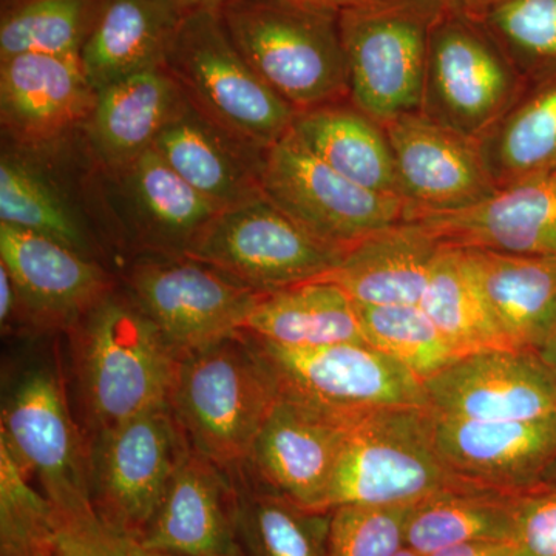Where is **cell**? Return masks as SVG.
Returning <instances> with one entry per match:
<instances>
[{
	"label": "cell",
	"instance_id": "6da1fadb",
	"mask_svg": "<svg viewBox=\"0 0 556 556\" xmlns=\"http://www.w3.org/2000/svg\"><path fill=\"white\" fill-rule=\"evenodd\" d=\"M75 334L80 399L94 434L169 404L179 354L134 300L109 292Z\"/></svg>",
	"mask_w": 556,
	"mask_h": 556
},
{
	"label": "cell",
	"instance_id": "7a4b0ae2",
	"mask_svg": "<svg viewBox=\"0 0 556 556\" xmlns=\"http://www.w3.org/2000/svg\"><path fill=\"white\" fill-rule=\"evenodd\" d=\"M219 13L244 60L295 112L350 97L338 11L295 0H230Z\"/></svg>",
	"mask_w": 556,
	"mask_h": 556
},
{
	"label": "cell",
	"instance_id": "3957f363",
	"mask_svg": "<svg viewBox=\"0 0 556 556\" xmlns=\"http://www.w3.org/2000/svg\"><path fill=\"white\" fill-rule=\"evenodd\" d=\"M277 387L243 332L179 356L169 405L190 448L229 470L249 452Z\"/></svg>",
	"mask_w": 556,
	"mask_h": 556
},
{
	"label": "cell",
	"instance_id": "277c9868",
	"mask_svg": "<svg viewBox=\"0 0 556 556\" xmlns=\"http://www.w3.org/2000/svg\"><path fill=\"white\" fill-rule=\"evenodd\" d=\"M164 68L197 112L252 148L276 144L298 116L244 60L219 11L182 17Z\"/></svg>",
	"mask_w": 556,
	"mask_h": 556
},
{
	"label": "cell",
	"instance_id": "5b68a950",
	"mask_svg": "<svg viewBox=\"0 0 556 556\" xmlns=\"http://www.w3.org/2000/svg\"><path fill=\"white\" fill-rule=\"evenodd\" d=\"M460 482L439 456L430 408L378 409L350 427L324 510L413 506Z\"/></svg>",
	"mask_w": 556,
	"mask_h": 556
},
{
	"label": "cell",
	"instance_id": "8992f818",
	"mask_svg": "<svg viewBox=\"0 0 556 556\" xmlns=\"http://www.w3.org/2000/svg\"><path fill=\"white\" fill-rule=\"evenodd\" d=\"M439 9L431 0H369L339 13L348 100L382 126L419 113L428 36Z\"/></svg>",
	"mask_w": 556,
	"mask_h": 556
},
{
	"label": "cell",
	"instance_id": "52a82bcc",
	"mask_svg": "<svg viewBox=\"0 0 556 556\" xmlns=\"http://www.w3.org/2000/svg\"><path fill=\"white\" fill-rule=\"evenodd\" d=\"M525 83L481 21L438 10L428 36L420 115L479 142Z\"/></svg>",
	"mask_w": 556,
	"mask_h": 556
},
{
	"label": "cell",
	"instance_id": "ba28073f",
	"mask_svg": "<svg viewBox=\"0 0 556 556\" xmlns=\"http://www.w3.org/2000/svg\"><path fill=\"white\" fill-rule=\"evenodd\" d=\"M342 252L303 229L262 192L219 212L182 255L268 294L318 280L338 265Z\"/></svg>",
	"mask_w": 556,
	"mask_h": 556
},
{
	"label": "cell",
	"instance_id": "9c48e42d",
	"mask_svg": "<svg viewBox=\"0 0 556 556\" xmlns=\"http://www.w3.org/2000/svg\"><path fill=\"white\" fill-rule=\"evenodd\" d=\"M189 452L169 404L94 434L90 497L102 521L126 540L139 541Z\"/></svg>",
	"mask_w": 556,
	"mask_h": 556
},
{
	"label": "cell",
	"instance_id": "30bf717a",
	"mask_svg": "<svg viewBox=\"0 0 556 556\" xmlns=\"http://www.w3.org/2000/svg\"><path fill=\"white\" fill-rule=\"evenodd\" d=\"M244 336L278 394L346 419L383 408L428 407L422 380L368 343L289 350Z\"/></svg>",
	"mask_w": 556,
	"mask_h": 556
},
{
	"label": "cell",
	"instance_id": "8fae6325",
	"mask_svg": "<svg viewBox=\"0 0 556 556\" xmlns=\"http://www.w3.org/2000/svg\"><path fill=\"white\" fill-rule=\"evenodd\" d=\"M260 188L303 229L340 249L407 219L404 200L342 177L292 131L266 149Z\"/></svg>",
	"mask_w": 556,
	"mask_h": 556
},
{
	"label": "cell",
	"instance_id": "7c38bea8",
	"mask_svg": "<svg viewBox=\"0 0 556 556\" xmlns=\"http://www.w3.org/2000/svg\"><path fill=\"white\" fill-rule=\"evenodd\" d=\"M129 287L179 356L239 334L263 295L182 254L135 263Z\"/></svg>",
	"mask_w": 556,
	"mask_h": 556
},
{
	"label": "cell",
	"instance_id": "4fadbf2b",
	"mask_svg": "<svg viewBox=\"0 0 556 556\" xmlns=\"http://www.w3.org/2000/svg\"><path fill=\"white\" fill-rule=\"evenodd\" d=\"M0 445L50 501L90 496L89 447L70 415L60 379L50 369L27 372L2 408Z\"/></svg>",
	"mask_w": 556,
	"mask_h": 556
},
{
	"label": "cell",
	"instance_id": "5bb4252c",
	"mask_svg": "<svg viewBox=\"0 0 556 556\" xmlns=\"http://www.w3.org/2000/svg\"><path fill=\"white\" fill-rule=\"evenodd\" d=\"M407 219L448 214L477 206L497 188L479 142L439 126L420 113L399 116L383 126Z\"/></svg>",
	"mask_w": 556,
	"mask_h": 556
},
{
	"label": "cell",
	"instance_id": "9a60e30c",
	"mask_svg": "<svg viewBox=\"0 0 556 556\" xmlns=\"http://www.w3.org/2000/svg\"><path fill=\"white\" fill-rule=\"evenodd\" d=\"M356 419L277 394L247 464L257 477L258 485L299 506L325 511V497L340 452Z\"/></svg>",
	"mask_w": 556,
	"mask_h": 556
},
{
	"label": "cell",
	"instance_id": "2e32d148",
	"mask_svg": "<svg viewBox=\"0 0 556 556\" xmlns=\"http://www.w3.org/2000/svg\"><path fill=\"white\" fill-rule=\"evenodd\" d=\"M428 408L466 420L556 416V387L535 353L492 350L459 357L424 380Z\"/></svg>",
	"mask_w": 556,
	"mask_h": 556
},
{
	"label": "cell",
	"instance_id": "e0dca14e",
	"mask_svg": "<svg viewBox=\"0 0 556 556\" xmlns=\"http://www.w3.org/2000/svg\"><path fill=\"white\" fill-rule=\"evenodd\" d=\"M433 434L439 456L456 478L501 492L540 485L556 459V416L466 420L433 412Z\"/></svg>",
	"mask_w": 556,
	"mask_h": 556
},
{
	"label": "cell",
	"instance_id": "ac0fdd59",
	"mask_svg": "<svg viewBox=\"0 0 556 556\" xmlns=\"http://www.w3.org/2000/svg\"><path fill=\"white\" fill-rule=\"evenodd\" d=\"M135 543L178 556H243L237 535V489L225 468L190 448Z\"/></svg>",
	"mask_w": 556,
	"mask_h": 556
},
{
	"label": "cell",
	"instance_id": "d6986e66",
	"mask_svg": "<svg viewBox=\"0 0 556 556\" xmlns=\"http://www.w3.org/2000/svg\"><path fill=\"white\" fill-rule=\"evenodd\" d=\"M0 265L13 278L22 308L40 327H75L110 292L104 270L83 252L3 223Z\"/></svg>",
	"mask_w": 556,
	"mask_h": 556
},
{
	"label": "cell",
	"instance_id": "ffe728a7",
	"mask_svg": "<svg viewBox=\"0 0 556 556\" xmlns=\"http://www.w3.org/2000/svg\"><path fill=\"white\" fill-rule=\"evenodd\" d=\"M408 219L450 247L556 258V172L497 189L464 211Z\"/></svg>",
	"mask_w": 556,
	"mask_h": 556
},
{
	"label": "cell",
	"instance_id": "44dd1931",
	"mask_svg": "<svg viewBox=\"0 0 556 556\" xmlns=\"http://www.w3.org/2000/svg\"><path fill=\"white\" fill-rule=\"evenodd\" d=\"M441 248L426 226L404 219L343 249L318 280L338 285L358 305H419Z\"/></svg>",
	"mask_w": 556,
	"mask_h": 556
},
{
	"label": "cell",
	"instance_id": "7402d4cb",
	"mask_svg": "<svg viewBox=\"0 0 556 556\" xmlns=\"http://www.w3.org/2000/svg\"><path fill=\"white\" fill-rule=\"evenodd\" d=\"M94 90L79 54H17L0 61V108L10 131L47 141L89 118Z\"/></svg>",
	"mask_w": 556,
	"mask_h": 556
},
{
	"label": "cell",
	"instance_id": "603a6c76",
	"mask_svg": "<svg viewBox=\"0 0 556 556\" xmlns=\"http://www.w3.org/2000/svg\"><path fill=\"white\" fill-rule=\"evenodd\" d=\"M460 251L508 346L536 353L556 329V258L481 248Z\"/></svg>",
	"mask_w": 556,
	"mask_h": 556
},
{
	"label": "cell",
	"instance_id": "cb8c5ba5",
	"mask_svg": "<svg viewBox=\"0 0 556 556\" xmlns=\"http://www.w3.org/2000/svg\"><path fill=\"white\" fill-rule=\"evenodd\" d=\"M153 149L201 195L218 207L237 206L262 193L265 150L244 144L188 104L164 127Z\"/></svg>",
	"mask_w": 556,
	"mask_h": 556
},
{
	"label": "cell",
	"instance_id": "d4e9b609",
	"mask_svg": "<svg viewBox=\"0 0 556 556\" xmlns=\"http://www.w3.org/2000/svg\"><path fill=\"white\" fill-rule=\"evenodd\" d=\"M188 104L164 67L115 80L94 93L87 118L91 144L110 166L126 167L153 148L164 127Z\"/></svg>",
	"mask_w": 556,
	"mask_h": 556
},
{
	"label": "cell",
	"instance_id": "484cf974",
	"mask_svg": "<svg viewBox=\"0 0 556 556\" xmlns=\"http://www.w3.org/2000/svg\"><path fill=\"white\" fill-rule=\"evenodd\" d=\"M179 22L161 0H101L79 54L94 93L135 73L164 67Z\"/></svg>",
	"mask_w": 556,
	"mask_h": 556
},
{
	"label": "cell",
	"instance_id": "4316f807",
	"mask_svg": "<svg viewBox=\"0 0 556 556\" xmlns=\"http://www.w3.org/2000/svg\"><path fill=\"white\" fill-rule=\"evenodd\" d=\"M240 332L289 350L367 343L353 300L327 280L263 294Z\"/></svg>",
	"mask_w": 556,
	"mask_h": 556
},
{
	"label": "cell",
	"instance_id": "83f0119b",
	"mask_svg": "<svg viewBox=\"0 0 556 556\" xmlns=\"http://www.w3.org/2000/svg\"><path fill=\"white\" fill-rule=\"evenodd\" d=\"M479 149L497 189L556 172V68L526 78Z\"/></svg>",
	"mask_w": 556,
	"mask_h": 556
},
{
	"label": "cell",
	"instance_id": "f1b7e54d",
	"mask_svg": "<svg viewBox=\"0 0 556 556\" xmlns=\"http://www.w3.org/2000/svg\"><path fill=\"white\" fill-rule=\"evenodd\" d=\"M291 131L342 177L401 199L386 129L350 100L299 112Z\"/></svg>",
	"mask_w": 556,
	"mask_h": 556
},
{
	"label": "cell",
	"instance_id": "f546056e",
	"mask_svg": "<svg viewBox=\"0 0 556 556\" xmlns=\"http://www.w3.org/2000/svg\"><path fill=\"white\" fill-rule=\"evenodd\" d=\"M518 493L460 482L409 507L405 546L422 556L479 541L511 543Z\"/></svg>",
	"mask_w": 556,
	"mask_h": 556
},
{
	"label": "cell",
	"instance_id": "4dcf8cb0",
	"mask_svg": "<svg viewBox=\"0 0 556 556\" xmlns=\"http://www.w3.org/2000/svg\"><path fill=\"white\" fill-rule=\"evenodd\" d=\"M123 169L135 214L150 232L177 244L179 254L223 211L179 177L153 148Z\"/></svg>",
	"mask_w": 556,
	"mask_h": 556
},
{
	"label": "cell",
	"instance_id": "1f68e13d",
	"mask_svg": "<svg viewBox=\"0 0 556 556\" xmlns=\"http://www.w3.org/2000/svg\"><path fill=\"white\" fill-rule=\"evenodd\" d=\"M331 511L311 510L265 486L237 490L243 556H328Z\"/></svg>",
	"mask_w": 556,
	"mask_h": 556
},
{
	"label": "cell",
	"instance_id": "d6a6232c",
	"mask_svg": "<svg viewBox=\"0 0 556 556\" xmlns=\"http://www.w3.org/2000/svg\"><path fill=\"white\" fill-rule=\"evenodd\" d=\"M419 306L459 357L511 350L471 280L460 248L442 243Z\"/></svg>",
	"mask_w": 556,
	"mask_h": 556
},
{
	"label": "cell",
	"instance_id": "836d02e7",
	"mask_svg": "<svg viewBox=\"0 0 556 556\" xmlns=\"http://www.w3.org/2000/svg\"><path fill=\"white\" fill-rule=\"evenodd\" d=\"M101 2L20 0L0 22V61L17 54H80Z\"/></svg>",
	"mask_w": 556,
	"mask_h": 556
},
{
	"label": "cell",
	"instance_id": "e575fe53",
	"mask_svg": "<svg viewBox=\"0 0 556 556\" xmlns=\"http://www.w3.org/2000/svg\"><path fill=\"white\" fill-rule=\"evenodd\" d=\"M358 324L368 345L430 379L459 356L419 305H358Z\"/></svg>",
	"mask_w": 556,
	"mask_h": 556
},
{
	"label": "cell",
	"instance_id": "d590c367",
	"mask_svg": "<svg viewBox=\"0 0 556 556\" xmlns=\"http://www.w3.org/2000/svg\"><path fill=\"white\" fill-rule=\"evenodd\" d=\"M0 223L86 251L78 219L51 182L17 156L0 161Z\"/></svg>",
	"mask_w": 556,
	"mask_h": 556
},
{
	"label": "cell",
	"instance_id": "8d00e7d4",
	"mask_svg": "<svg viewBox=\"0 0 556 556\" xmlns=\"http://www.w3.org/2000/svg\"><path fill=\"white\" fill-rule=\"evenodd\" d=\"M478 21L525 78L556 68V0H501Z\"/></svg>",
	"mask_w": 556,
	"mask_h": 556
},
{
	"label": "cell",
	"instance_id": "74e56055",
	"mask_svg": "<svg viewBox=\"0 0 556 556\" xmlns=\"http://www.w3.org/2000/svg\"><path fill=\"white\" fill-rule=\"evenodd\" d=\"M50 506L49 533L33 556H129V540L102 521L90 496L50 501Z\"/></svg>",
	"mask_w": 556,
	"mask_h": 556
},
{
	"label": "cell",
	"instance_id": "f35d334b",
	"mask_svg": "<svg viewBox=\"0 0 556 556\" xmlns=\"http://www.w3.org/2000/svg\"><path fill=\"white\" fill-rule=\"evenodd\" d=\"M409 507L334 508L331 510L328 556H396L405 547Z\"/></svg>",
	"mask_w": 556,
	"mask_h": 556
},
{
	"label": "cell",
	"instance_id": "ab89813d",
	"mask_svg": "<svg viewBox=\"0 0 556 556\" xmlns=\"http://www.w3.org/2000/svg\"><path fill=\"white\" fill-rule=\"evenodd\" d=\"M511 556H556V489L540 484L519 492Z\"/></svg>",
	"mask_w": 556,
	"mask_h": 556
},
{
	"label": "cell",
	"instance_id": "60d3db41",
	"mask_svg": "<svg viewBox=\"0 0 556 556\" xmlns=\"http://www.w3.org/2000/svg\"><path fill=\"white\" fill-rule=\"evenodd\" d=\"M20 308L21 299L13 278L5 266L0 265V321H2L3 331L14 324V317L20 314Z\"/></svg>",
	"mask_w": 556,
	"mask_h": 556
},
{
	"label": "cell",
	"instance_id": "b9f144b4",
	"mask_svg": "<svg viewBox=\"0 0 556 556\" xmlns=\"http://www.w3.org/2000/svg\"><path fill=\"white\" fill-rule=\"evenodd\" d=\"M430 556H511L510 543L500 541H479V543L459 544L442 548Z\"/></svg>",
	"mask_w": 556,
	"mask_h": 556
},
{
	"label": "cell",
	"instance_id": "7bdbcfd3",
	"mask_svg": "<svg viewBox=\"0 0 556 556\" xmlns=\"http://www.w3.org/2000/svg\"><path fill=\"white\" fill-rule=\"evenodd\" d=\"M431 2L437 3L441 9L457 11V13L479 20L501 0H431Z\"/></svg>",
	"mask_w": 556,
	"mask_h": 556
},
{
	"label": "cell",
	"instance_id": "ee69618b",
	"mask_svg": "<svg viewBox=\"0 0 556 556\" xmlns=\"http://www.w3.org/2000/svg\"><path fill=\"white\" fill-rule=\"evenodd\" d=\"M161 2L166 3L182 20L200 11H222L230 0H161Z\"/></svg>",
	"mask_w": 556,
	"mask_h": 556
},
{
	"label": "cell",
	"instance_id": "f6af8a7d",
	"mask_svg": "<svg viewBox=\"0 0 556 556\" xmlns=\"http://www.w3.org/2000/svg\"><path fill=\"white\" fill-rule=\"evenodd\" d=\"M535 354L556 387V329L554 334L544 342V345Z\"/></svg>",
	"mask_w": 556,
	"mask_h": 556
},
{
	"label": "cell",
	"instance_id": "bcb514c9",
	"mask_svg": "<svg viewBox=\"0 0 556 556\" xmlns=\"http://www.w3.org/2000/svg\"><path fill=\"white\" fill-rule=\"evenodd\" d=\"M295 2L308 3V5L320 7L332 11L350 9V7L361 5V3L369 2V0H295Z\"/></svg>",
	"mask_w": 556,
	"mask_h": 556
},
{
	"label": "cell",
	"instance_id": "7dc6e473",
	"mask_svg": "<svg viewBox=\"0 0 556 556\" xmlns=\"http://www.w3.org/2000/svg\"><path fill=\"white\" fill-rule=\"evenodd\" d=\"M129 556H178L172 554H164V552L149 551L139 546L135 541H129Z\"/></svg>",
	"mask_w": 556,
	"mask_h": 556
},
{
	"label": "cell",
	"instance_id": "c3c4849f",
	"mask_svg": "<svg viewBox=\"0 0 556 556\" xmlns=\"http://www.w3.org/2000/svg\"><path fill=\"white\" fill-rule=\"evenodd\" d=\"M541 484L555 486L556 489V459L548 466L546 473H544L543 482Z\"/></svg>",
	"mask_w": 556,
	"mask_h": 556
},
{
	"label": "cell",
	"instance_id": "681fc988",
	"mask_svg": "<svg viewBox=\"0 0 556 556\" xmlns=\"http://www.w3.org/2000/svg\"><path fill=\"white\" fill-rule=\"evenodd\" d=\"M0 556H33L31 552L21 548L0 547Z\"/></svg>",
	"mask_w": 556,
	"mask_h": 556
},
{
	"label": "cell",
	"instance_id": "f907efd6",
	"mask_svg": "<svg viewBox=\"0 0 556 556\" xmlns=\"http://www.w3.org/2000/svg\"><path fill=\"white\" fill-rule=\"evenodd\" d=\"M396 556H422L417 554V552L412 551V548L405 546L402 547L401 551L397 552Z\"/></svg>",
	"mask_w": 556,
	"mask_h": 556
}]
</instances>
